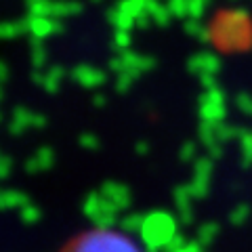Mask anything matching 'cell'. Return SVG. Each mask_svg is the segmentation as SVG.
I'll return each mask as SVG.
<instances>
[{
	"label": "cell",
	"instance_id": "1",
	"mask_svg": "<svg viewBox=\"0 0 252 252\" xmlns=\"http://www.w3.org/2000/svg\"><path fill=\"white\" fill-rule=\"evenodd\" d=\"M57 252H143L135 238L112 227H91L63 242Z\"/></svg>",
	"mask_w": 252,
	"mask_h": 252
}]
</instances>
